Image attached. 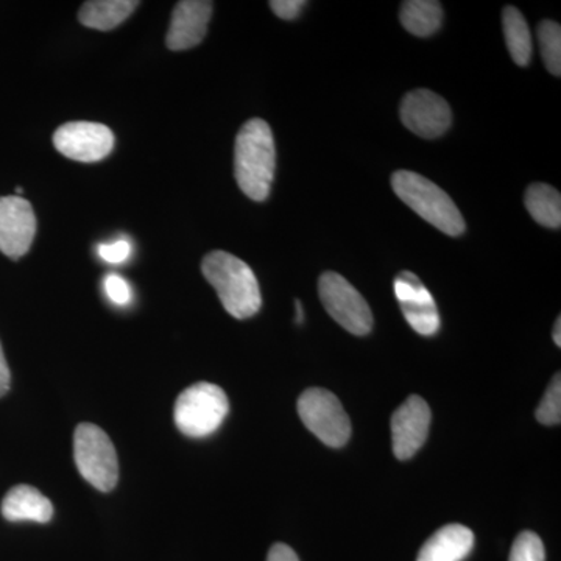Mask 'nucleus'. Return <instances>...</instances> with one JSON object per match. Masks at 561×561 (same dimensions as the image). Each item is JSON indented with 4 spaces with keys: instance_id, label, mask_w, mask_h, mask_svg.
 Masks as SVG:
<instances>
[{
    "instance_id": "obj_1",
    "label": "nucleus",
    "mask_w": 561,
    "mask_h": 561,
    "mask_svg": "<svg viewBox=\"0 0 561 561\" xmlns=\"http://www.w3.org/2000/svg\"><path fill=\"white\" fill-rule=\"evenodd\" d=\"M276 169L275 139L267 122L250 119L239 130L234 147V175L254 202L267 201Z\"/></svg>"
},
{
    "instance_id": "obj_2",
    "label": "nucleus",
    "mask_w": 561,
    "mask_h": 561,
    "mask_svg": "<svg viewBox=\"0 0 561 561\" xmlns=\"http://www.w3.org/2000/svg\"><path fill=\"white\" fill-rule=\"evenodd\" d=\"M202 272L219 295L225 311L238 320L260 312V283L250 265L227 251H210L202 262Z\"/></svg>"
},
{
    "instance_id": "obj_3",
    "label": "nucleus",
    "mask_w": 561,
    "mask_h": 561,
    "mask_svg": "<svg viewBox=\"0 0 561 561\" xmlns=\"http://www.w3.org/2000/svg\"><path fill=\"white\" fill-rule=\"evenodd\" d=\"M391 187L409 208L415 210L421 219L434 225L437 230L453 238L463 234L467 225L459 208L451 197L431 180L424 179L420 173L398 171L391 176Z\"/></svg>"
},
{
    "instance_id": "obj_4",
    "label": "nucleus",
    "mask_w": 561,
    "mask_h": 561,
    "mask_svg": "<svg viewBox=\"0 0 561 561\" xmlns=\"http://www.w3.org/2000/svg\"><path fill=\"white\" fill-rule=\"evenodd\" d=\"M230 413L227 393L216 383L197 382L181 391L176 398V427L192 438L208 437L214 434Z\"/></svg>"
},
{
    "instance_id": "obj_5",
    "label": "nucleus",
    "mask_w": 561,
    "mask_h": 561,
    "mask_svg": "<svg viewBox=\"0 0 561 561\" xmlns=\"http://www.w3.org/2000/svg\"><path fill=\"white\" fill-rule=\"evenodd\" d=\"M73 459L84 481L108 493L119 481V461L106 432L91 423H81L73 434Z\"/></svg>"
},
{
    "instance_id": "obj_6",
    "label": "nucleus",
    "mask_w": 561,
    "mask_h": 561,
    "mask_svg": "<svg viewBox=\"0 0 561 561\" xmlns=\"http://www.w3.org/2000/svg\"><path fill=\"white\" fill-rule=\"evenodd\" d=\"M298 415L319 440L331 448H342L351 437V421L342 402L324 389L302 391Z\"/></svg>"
},
{
    "instance_id": "obj_7",
    "label": "nucleus",
    "mask_w": 561,
    "mask_h": 561,
    "mask_svg": "<svg viewBox=\"0 0 561 561\" xmlns=\"http://www.w3.org/2000/svg\"><path fill=\"white\" fill-rule=\"evenodd\" d=\"M320 300L332 319L354 335L370 334L373 313L356 287L335 272H324L319 280Z\"/></svg>"
},
{
    "instance_id": "obj_8",
    "label": "nucleus",
    "mask_w": 561,
    "mask_h": 561,
    "mask_svg": "<svg viewBox=\"0 0 561 561\" xmlns=\"http://www.w3.org/2000/svg\"><path fill=\"white\" fill-rule=\"evenodd\" d=\"M54 146L69 160L98 162L113 151L114 135L98 122H68L55 131Z\"/></svg>"
},
{
    "instance_id": "obj_9",
    "label": "nucleus",
    "mask_w": 561,
    "mask_h": 561,
    "mask_svg": "<svg viewBox=\"0 0 561 561\" xmlns=\"http://www.w3.org/2000/svg\"><path fill=\"white\" fill-rule=\"evenodd\" d=\"M400 114L402 124L420 138H440L451 127L449 103L430 90H415L405 94Z\"/></svg>"
},
{
    "instance_id": "obj_10",
    "label": "nucleus",
    "mask_w": 561,
    "mask_h": 561,
    "mask_svg": "<svg viewBox=\"0 0 561 561\" xmlns=\"http://www.w3.org/2000/svg\"><path fill=\"white\" fill-rule=\"evenodd\" d=\"M394 297L400 302L402 316L413 331L421 335L437 334L440 330V313L430 290L419 276L412 272H402L393 283Z\"/></svg>"
},
{
    "instance_id": "obj_11",
    "label": "nucleus",
    "mask_w": 561,
    "mask_h": 561,
    "mask_svg": "<svg viewBox=\"0 0 561 561\" xmlns=\"http://www.w3.org/2000/svg\"><path fill=\"white\" fill-rule=\"evenodd\" d=\"M36 234V216L31 203L20 195L0 197V251L20 260L31 250Z\"/></svg>"
},
{
    "instance_id": "obj_12",
    "label": "nucleus",
    "mask_w": 561,
    "mask_h": 561,
    "mask_svg": "<svg viewBox=\"0 0 561 561\" xmlns=\"http://www.w3.org/2000/svg\"><path fill=\"white\" fill-rule=\"evenodd\" d=\"M431 427V409L419 394H413L391 415V443L394 456L408 460L420 451Z\"/></svg>"
},
{
    "instance_id": "obj_13",
    "label": "nucleus",
    "mask_w": 561,
    "mask_h": 561,
    "mask_svg": "<svg viewBox=\"0 0 561 561\" xmlns=\"http://www.w3.org/2000/svg\"><path fill=\"white\" fill-rule=\"evenodd\" d=\"M214 3L208 0H183L176 3L169 27L168 44L171 50H187L198 46L208 32Z\"/></svg>"
},
{
    "instance_id": "obj_14",
    "label": "nucleus",
    "mask_w": 561,
    "mask_h": 561,
    "mask_svg": "<svg viewBox=\"0 0 561 561\" xmlns=\"http://www.w3.org/2000/svg\"><path fill=\"white\" fill-rule=\"evenodd\" d=\"M474 535L468 527L449 524L424 542L416 561H461L470 556Z\"/></svg>"
},
{
    "instance_id": "obj_15",
    "label": "nucleus",
    "mask_w": 561,
    "mask_h": 561,
    "mask_svg": "<svg viewBox=\"0 0 561 561\" xmlns=\"http://www.w3.org/2000/svg\"><path fill=\"white\" fill-rule=\"evenodd\" d=\"M2 515L11 523H49L54 504L35 486L16 485L3 497Z\"/></svg>"
},
{
    "instance_id": "obj_16",
    "label": "nucleus",
    "mask_w": 561,
    "mask_h": 561,
    "mask_svg": "<svg viewBox=\"0 0 561 561\" xmlns=\"http://www.w3.org/2000/svg\"><path fill=\"white\" fill-rule=\"evenodd\" d=\"M138 5L136 0H91L81 7L79 20L84 27L108 32L128 20Z\"/></svg>"
},
{
    "instance_id": "obj_17",
    "label": "nucleus",
    "mask_w": 561,
    "mask_h": 561,
    "mask_svg": "<svg viewBox=\"0 0 561 561\" xmlns=\"http://www.w3.org/2000/svg\"><path fill=\"white\" fill-rule=\"evenodd\" d=\"M400 20L405 31L420 38H426L442 27V3L435 0H408L402 2Z\"/></svg>"
},
{
    "instance_id": "obj_18",
    "label": "nucleus",
    "mask_w": 561,
    "mask_h": 561,
    "mask_svg": "<svg viewBox=\"0 0 561 561\" xmlns=\"http://www.w3.org/2000/svg\"><path fill=\"white\" fill-rule=\"evenodd\" d=\"M526 208L542 227L559 230L561 227V195L549 184L535 183L527 187Z\"/></svg>"
},
{
    "instance_id": "obj_19",
    "label": "nucleus",
    "mask_w": 561,
    "mask_h": 561,
    "mask_svg": "<svg viewBox=\"0 0 561 561\" xmlns=\"http://www.w3.org/2000/svg\"><path fill=\"white\" fill-rule=\"evenodd\" d=\"M502 28L507 49L513 61L518 66H527L531 61V35L522 11L515 7H505L502 11Z\"/></svg>"
},
{
    "instance_id": "obj_20",
    "label": "nucleus",
    "mask_w": 561,
    "mask_h": 561,
    "mask_svg": "<svg viewBox=\"0 0 561 561\" xmlns=\"http://www.w3.org/2000/svg\"><path fill=\"white\" fill-rule=\"evenodd\" d=\"M538 44L546 68L552 76H561V27L559 22L542 21L537 28Z\"/></svg>"
},
{
    "instance_id": "obj_21",
    "label": "nucleus",
    "mask_w": 561,
    "mask_h": 561,
    "mask_svg": "<svg viewBox=\"0 0 561 561\" xmlns=\"http://www.w3.org/2000/svg\"><path fill=\"white\" fill-rule=\"evenodd\" d=\"M537 420L546 426L560 424L561 420V381L560 373L552 379L551 386L546 390L545 397L537 409Z\"/></svg>"
},
{
    "instance_id": "obj_22",
    "label": "nucleus",
    "mask_w": 561,
    "mask_h": 561,
    "mask_svg": "<svg viewBox=\"0 0 561 561\" xmlns=\"http://www.w3.org/2000/svg\"><path fill=\"white\" fill-rule=\"evenodd\" d=\"M508 561H546L545 545L535 531L526 530L516 537Z\"/></svg>"
},
{
    "instance_id": "obj_23",
    "label": "nucleus",
    "mask_w": 561,
    "mask_h": 561,
    "mask_svg": "<svg viewBox=\"0 0 561 561\" xmlns=\"http://www.w3.org/2000/svg\"><path fill=\"white\" fill-rule=\"evenodd\" d=\"M105 291L110 300L119 306H127L131 301V287L119 275H108L105 278Z\"/></svg>"
},
{
    "instance_id": "obj_24",
    "label": "nucleus",
    "mask_w": 561,
    "mask_h": 561,
    "mask_svg": "<svg viewBox=\"0 0 561 561\" xmlns=\"http://www.w3.org/2000/svg\"><path fill=\"white\" fill-rule=\"evenodd\" d=\"M99 254L103 261L110 262V264H121L130 257L131 245L127 241L105 243L99 249Z\"/></svg>"
},
{
    "instance_id": "obj_25",
    "label": "nucleus",
    "mask_w": 561,
    "mask_h": 561,
    "mask_svg": "<svg viewBox=\"0 0 561 561\" xmlns=\"http://www.w3.org/2000/svg\"><path fill=\"white\" fill-rule=\"evenodd\" d=\"M271 9L276 16L284 21H294L300 16L301 10L305 9V0H272Z\"/></svg>"
},
{
    "instance_id": "obj_26",
    "label": "nucleus",
    "mask_w": 561,
    "mask_h": 561,
    "mask_svg": "<svg viewBox=\"0 0 561 561\" xmlns=\"http://www.w3.org/2000/svg\"><path fill=\"white\" fill-rule=\"evenodd\" d=\"M267 561H300V559L289 546L276 542L268 552Z\"/></svg>"
},
{
    "instance_id": "obj_27",
    "label": "nucleus",
    "mask_w": 561,
    "mask_h": 561,
    "mask_svg": "<svg viewBox=\"0 0 561 561\" xmlns=\"http://www.w3.org/2000/svg\"><path fill=\"white\" fill-rule=\"evenodd\" d=\"M11 383V375L9 364H7L5 354H3L2 345H0V398L9 393Z\"/></svg>"
},
{
    "instance_id": "obj_28",
    "label": "nucleus",
    "mask_w": 561,
    "mask_h": 561,
    "mask_svg": "<svg viewBox=\"0 0 561 561\" xmlns=\"http://www.w3.org/2000/svg\"><path fill=\"white\" fill-rule=\"evenodd\" d=\"M553 342H556L557 346H561V319H557L556 327H553L552 332Z\"/></svg>"
},
{
    "instance_id": "obj_29",
    "label": "nucleus",
    "mask_w": 561,
    "mask_h": 561,
    "mask_svg": "<svg viewBox=\"0 0 561 561\" xmlns=\"http://www.w3.org/2000/svg\"><path fill=\"white\" fill-rule=\"evenodd\" d=\"M297 305V323L301 324L305 321V312H302V306L300 301L295 302Z\"/></svg>"
}]
</instances>
